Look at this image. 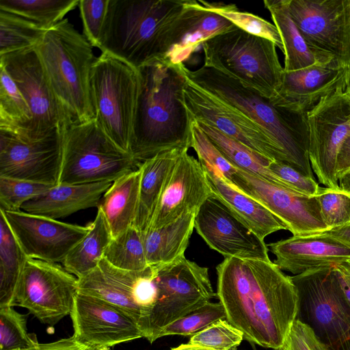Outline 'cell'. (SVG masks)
<instances>
[{"label":"cell","mask_w":350,"mask_h":350,"mask_svg":"<svg viewBox=\"0 0 350 350\" xmlns=\"http://www.w3.org/2000/svg\"><path fill=\"white\" fill-rule=\"evenodd\" d=\"M321 234L330 236L350 245V224L342 227L325 230Z\"/></svg>","instance_id":"52"},{"label":"cell","mask_w":350,"mask_h":350,"mask_svg":"<svg viewBox=\"0 0 350 350\" xmlns=\"http://www.w3.org/2000/svg\"><path fill=\"white\" fill-rule=\"evenodd\" d=\"M139 165L107 135L95 118L64 128L58 185L113 182Z\"/></svg>","instance_id":"7"},{"label":"cell","mask_w":350,"mask_h":350,"mask_svg":"<svg viewBox=\"0 0 350 350\" xmlns=\"http://www.w3.org/2000/svg\"><path fill=\"white\" fill-rule=\"evenodd\" d=\"M198 123L216 148L236 169L286 188L280 178L268 167L273 161L226 136L214 127Z\"/></svg>","instance_id":"33"},{"label":"cell","mask_w":350,"mask_h":350,"mask_svg":"<svg viewBox=\"0 0 350 350\" xmlns=\"http://www.w3.org/2000/svg\"><path fill=\"white\" fill-rule=\"evenodd\" d=\"M282 350H329L307 325L296 319L284 342Z\"/></svg>","instance_id":"48"},{"label":"cell","mask_w":350,"mask_h":350,"mask_svg":"<svg viewBox=\"0 0 350 350\" xmlns=\"http://www.w3.org/2000/svg\"><path fill=\"white\" fill-rule=\"evenodd\" d=\"M171 350H213V349L188 342L187 344H181L176 347L171 349Z\"/></svg>","instance_id":"53"},{"label":"cell","mask_w":350,"mask_h":350,"mask_svg":"<svg viewBox=\"0 0 350 350\" xmlns=\"http://www.w3.org/2000/svg\"><path fill=\"white\" fill-rule=\"evenodd\" d=\"M204 66L214 68L264 97L279 90L284 68L275 44L269 40L234 27L202 43Z\"/></svg>","instance_id":"6"},{"label":"cell","mask_w":350,"mask_h":350,"mask_svg":"<svg viewBox=\"0 0 350 350\" xmlns=\"http://www.w3.org/2000/svg\"><path fill=\"white\" fill-rule=\"evenodd\" d=\"M344 294L350 304V259L334 266Z\"/></svg>","instance_id":"51"},{"label":"cell","mask_w":350,"mask_h":350,"mask_svg":"<svg viewBox=\"0 0 350 350\" xmlns=\"http://www.w3.org/2000/svg\"><path fill=\"white\" fill-rule=\"evenodd\" d=\"M191 148L196 151L201 163L214 167L224 178L230 181L237 169L224 157L193 119L191 124Z\"/></svg>","instance_id":"45"},{"label":"cell","mask_w":350,"mask_h":350,"mask_svg":"<svg viewBox=\"0 0 350 350\" xmlns=\"http://www.w3.org/2000/svg\"><path fill=\"white\" fill-rule=\"evenodd\" d=\"M268 167L286 189L307 197H315L318 193L320 186L315 179L304 175L292 166L273 161Z\"/></svg>","instance_id":"47"},{"label":"cell","mask_w":350,"mask_h":350,"mask_svg":"<svg viewBox=\"0 0 350 350\" xmlns=\"http://www.w3.org/2000/svg\"><path fill=\"white\" fill-rule=\"evenodd\" d=\"M212 191L245 226L260 239L286 225L260 202L236 188L214 167L201 163Z\"/></svg>","instance_id":"26"},{"label":"cell","mask_w":350,"mask_h":350,"mask_svg":"<svg viewBox=\"0 0 350 350\" xmlns=\"http://www.w3.org/2000/svg\"><path fill=\"white\" fill-rule=\"evenodd\" d=\"M187 0H109L99 49L136 70L163 59L167 32Z\"/></svg>","instance_id":"4"},{"label":"cell","mask_w":350,"mask_h":350,"mask_svg":"<svg viewBox=\"0 0 350 350\" xmlns=\"http://www.w3.org/2000/svg\"><path fill=\"white\" fill-rule=\"evenodd\" d=\"M78 291V278L64 267L28 258L14 306L26 308L42 323L53 327L70 314Z\"/></svg>","instance_id":"12"},{"label":"cell","mask_w":350,"mask_h":350,"mask_svg":"<svg viewBox=\"0 0 350 350\" xmlns=\"http://www.w3.org/2000/svg\"><path fill=\"white\" fill-rule=\"evenodd\" d=\"M276 350H282V349H276Z\"/></svg>","instance_id":"57"},{"label":"cell","mask_w":350,"mask_h":350,"mask_svg":"<svg viewBox=\"0 0 350 350\" xmlns=\"http://www.w3.org/2000/svg\"><path fill=\"white\" fill-rule=\"evenodd\" d=\"M345 94L350 103V80L345 90Z\"/></svg>","instance_id":"55"},{"label":"cell","mask_w":350,"mask_h":350,"mask_svg":"<svg viewBox=\"0 0 350 350\" xmlns=\"http://www.w3.org/2000/svg\"><path fill=\"white\" fill-rule=\"evenodd\" d=\"M200 2L206 8L227 18L244 31L271 40L283 53L282 41L274 24L254 14L240 11L235 4L205 1Z\"/></svg>","instance_id":"39"},{"label":"cell","mask_w":350,"mask_h":350,"mask_svg":"<svg viewBox=\"0 0 350 350\" xmlns=\"http://www.w3.org/2000/svg\"><path fill=\"white\" fill-rule=\"evenodd\" d=\"M196 212L187 213L174 221L144 232L148 265L170 263L185 255L194 229Z\"/></svg>","instance_id":"30"},{"label":"cell","mask_w":350,"mask_h":350,"mask_svg":"<svg viewBox=\"0 0 350 350\" xmlns=\"http://www.w3.org/2000/svg\"><path fill=\"white\" fill-rule=\"evenodd\" d=\"M338 183L339 187L350 194V172L340 178Z\"/></svg>","instance_id":"54"},{"label":"cell","mask_w":350,"mask_h":350,"mask_svg":"<svg viewBox=\"0 0 350 350\" xmlns=\"http://www.w3.org/2000/svg\"><path fill=\"white\" fill-rule=\"evenodd\" d=\"M289 10L318 61L350 72V0H290Z\"/></svg>","instance_id":"11"},{"label":"cell","mask_w":350,"mask_h":350,"mask_svg":"<svg viewBox=\"0 0 350 350\" xmlns=\"http://www.w3.org/2000/svg\"><path fill=\"white\" fill-rule=\"evenodd\" d=\"M94 350H110V349H109V347H104L94 349Z\"/></svg>","instance_id":"56"},{"label":"cell","mask_w":350,"mask_h":350,"mask_svg":"<svg viewBox=\"0 0 350 350\" xmlns=\"http://www.w3.org/2000/svg\"><path fill=\"white\" fill-rule=\"evenodd\" d=\"M194 228L210 248L224 258L270 260L268 246L215 196L196 212Z\"/></svg>","instance_id":"20"},{"label":"cell","mask_w":350,"mask_h":350,"mask_svg":"<svg viewBox=\"0 0 350 350\" xmlns=\"http://www.w3.org/2000/svg\"><path fill=\"white\" fill-rule=\"evenodd\" d=\"M70 315L73 336L92 349L110 347L143 338L137 323L130 315L94 296L78 292Z\"/></svg>","instance_id":"21"},{"label":"cell","mask_w":350,"mask_h":350,"mask_svg":"<svg viewBox=\"0 0 350 350\" xmlns=\"http://www.w3.org/2000/svg\"><path fill=\"white\" fill-rule=\"evenodd\" d=\"M224 308L219 301H208L167 325L159 338L169 335L193 336L220 319H226Z\"/></svg>","instance_id":"41"},{"label":"cell","mask_w":350,"mask_h":350,"mask_svg":"<svg viewBox=\"0 0 350 350\" xmlns=\"http://www.w3.org/2000/svg\"><path fill=\"white\" fill-rule=\"evenodd\" d=\"M187 148L161 152L139 165V204L133 227L144 232L149 228L160 201L167 178L181 154Z\"/></svg>","instance_id":"28"},{"label":"cell","mask_w":350,"mask_h":350,"mask_svg":"<svg viewBox=\"0 0 350 350\" xmlns=\"http://www.w3.org/2000/svg\"><path fill=\"white\" fill-rule=\"evenodd\" d=\"M154 268L155 296L151 308L139 325L143 338L150 343L164 327L202 307L217 297L207 267L184 256Z\"/></svg>","instance_id":"8"},{"label":"cell","mask_w":350,"mask_h":350,"mask_svg":"<svg viewBox=\"0 0 350 350\" xmlns=\"http://www.w3.org/2000/svg\"><path fill=\"white\" fill-rule=\"evenodd\" d=\"M109 0H79L78 7L83 36L92 46L99 47L106 22Z\"/></svg>","instance_id":"46"},{"label":"cell","mask_w":350,"mask_h":350,"mask_svg":"<svg viewBox=\"0 0 350 350\" xmlns=\"http://www.w3.org/2000/svg\"><path fill=\"white\" fill-rule=\"evenodd\" d=\"M184 70L189 81L262 129L283 153L288 165L314 178L308 157L307 113L277 106L269 98L214 68L203 65L195 70L186 66Z\"/></svg>","instance_id":"3"},{"label":"cell","mask_w":350,"mask_h":350,"mask_svg":"<svg viewBox=\"0 0 350 350\" xmlns=\"http://www.w3.org/2000/svg\"><path fill=\"white\" fill-rule=\"evenodd\" d=\"M183 96L185 105L192 119L214 127L271 161L286 163L284 155L269 137L240 111L188 79L184 88Z\"/></svg>","instance_id":"17"},{"label":"cell","mask_w":350,"mask_h":350,"mask_svg":"<svg viewBox=\"0 0 350 350\" xmlns=\"http://www.w3.org/2000/svg\"><path fill=\"white\" fill-rule=\"evenodd\" d=\"M12 307H0V350L24 349L38 342L35 334L27 332V315Z\"/></svg>","instance_id":"40"},{"label":"cell","mask_w":350,"mask_h":350,"mask_svg":"<svg viewBox=\"0 0 350 350\" xmlns=\"http://www.w3.org/2000/svg\"><path fill=\"white\" fill-rule=\"evenodd\" d=\"M0 66L13 79L31 112L28 128L19 135L38 139L68 126L35 47L0 55Z\"/></svg>","instance_id":"13"},{"label":"cell","mask_w":350,"mask_h":350,"mask_svg":"<svg viewBox=\"0 0 350 350\" xmlns=\"http://www.w3.org/2000/svg\"><path fill=\"white\" fill-rule=\"evenodd\" d=\"M216 271L226 319L251 344L281 349L298 312L291 277L271 260L227 257Z\"/></svg>","instance_id":"1"},{"label":"cell","mask_w":350,"mask_h":350,"mask_svg":"<svg viewBox=\"0 0 350 350\" xmlns=\"http://www.w3.org/2000/svg\"><path fill=\"white\" fill-rule=\"evenodd\" d=\"M27 258L0 211V307L14 306L17 285Z\"/></svg>","instance_id":"34"},{"label":"cell","mask_w":350,"mask_h":350,"mask_svg":"<svg viewBox=\"0 0 350 350\" xmlns=\"http://www.w3.org/2000/svg\"><path fill=\"white\" fill-rule=\"evenodd\" d=\"M281 219L294 236L327 230L316 197H307L237 169L230 181Z\"/></svg>","instance_id":"18"},{"label":"cell","mask_w":350,"mask_h":350,"mask_svg":"<svg viewBox=\"0 0 350 350\" xmlns=\"http://www.w3.org/2000/svg\"><path fill=\"white\" fill-rule=\"evenodd\" d=\"M63 130L31 139L0 128V176L57 185Z\"/></svg>","instance_id":"15"},{"label":"cell","mask_w":350,"mask_h":350,"mask_svg":"<svg viewBox=\"0 0 350 350\" xmlns=\"http://www.w3.org/2000/svg\"><path fill=\"white\" fill-rule=\"evenodd\" d=\"M234 27L232 23L206 8L200 1L187 0L167 32L163 59L173 64H184L203 42Z\"/></svg>","instance_id":"24"},{"label":"cell","mask_w":350,"mask_h":350,"mask_svg":"<svg viewBox=\"0 0 350 350\" xmlns=\"http://www.w3.org/2000/svg\"><path fill=\"white\" fill-rule=\"evenodd\" d=\"M213 195L205 171L185 150L172 168L150 228L163 227L187 213L197 212Z\"/></svg>","instance_id":"22"},{"label":"cell","mask_w":350,"mask_h":350,"mask_svg":"<svg viewBox=\"0 0 350 350\" xmlns=\"http://www.w3.org/2000/svg\"><path fill=\"white\" fill-rule=\"evenodd\" d=\"M79 0H0V10L24 17L48 29L78 6Z\"/></svg>","instance_id":"36"},{"label":"cell","mask_w":350,"mask_h":350,"mask_svg":"<svg viewBox=\"0 0 350 350\" xmlns=\"http://www.w3.org/2000/svg\"><path fill=\"white\" fill-rule=\"evenodd\" d=\"M113 182L57 185L25 203L21 210L57 219L79 211L97 207Z\"/></svg>","instance_id":"27"},{"label":"cell","mask_w":350,"mask_h":350,"mask_svg":"<svg viewBox=\"0 0 350 350\" xmlns=\"http://www.w3.org/2000/svg\"><path fill=\"white\" fill-rule=\"evenodd\" d=\"M308 157L313 172L325 187L338 188L336 174L340 146L350 135V103L339 89L322 98L307 112Z\"/></svg>","instance_id":"14"},{"label":"cell","mask_w":350,"mask_h":350,"mask_svg":"<svg viewBox=\"0 0 350 350\" xmlns=\"http://www.w3.org/2000/svg\"><path fill=\"white\" fill-rule=\"evenodd\" d=\"M21 350H94L79 342L72 336L48 343H36L33 346Z\"/></svg>","instance_id":"49"},{"label":"cell","mask_w":350,"mask_h":350,"mask_svg":"<svg viewBox=\"0 0 350 350\" xmlns=\"http://www.w3.org/2000/svg\"><path fill=\"white\" fill-rule=\"evenodd\" d=\"M298 295L297 319L329 350L350 349V304L334 266L291 276Z\"/></svg>","instance_id":"10"},{"label":"cell","mask_w":350,"mask_h":350,"mask_svg":"<svg viewBox=\"0 0 350 350\" xmlns=\"http://www.w3.org/2000/svg\"><path fill=\"white\" fill-rule=\"evenodd\" d=\"M185 65L157 59L139 78L130 154L139 163L176 148H191L192 118L185 105Z\"/></svg>","instance_id":"2"},{"label":"cell","mask_w":350,"mask_h":350,"mask_svg":"<svg viewBox=\"0 0 350 350\" xmlns=\"http://www.w3.org/2000/svg\"><path fill=\"white\" fill-rule=\"evenodd\" d=\"M321 218L331 230L350 224V194L340 187H321L315 196Z\"/></svg>","instance_id":"42"},{"label":"cell","mask_w":350,"mask_h":350,"mask_svg":"<svg viewBox=\"0 0 350 350\" xmlns=\"http://www.w3.org/2000/svg\"><path fill=\"white\" fill-rule=\"evenodd\" d=\"M46 29L24 17L0 10V55L34 48Z\"/></svg>","instance_id":"37"},{"label":"cell","mask_w":350,"mask_h":350,"mask_svg":"<svg viewBox=\"0 0 350 350\" xmlns=\"http://www.w3.org/2000/svg\"><path fill=\"white\" fill-rule=\"evenodd\" d=\"M104 258L113 267L127 271H142L148 265L144 232L131 226L112 239Z\"/></svg>","instance_id":"38"},{"label":"cell","mask_w":350,"mask_h":350,"mask_svg":"<svg viewBox=\"0 0 350 350\" xmlns=\"http://www.w3.org/2000/svg\"><path fill=\"white\" fill-rule=\"evenodd\" d=\"M112 239L105 215L98 208L90 230L69 252L64 267L77 278L85 276L98 265Z\"/></svg>","instance_id":"32"},{"label":"cell","mask_w":350,"mask_h":350,"mask_svg":"<svg viewBox=\"0 0 350 350\" xmlns=\"http://www.w3.org/2000/svg\"><path fill=\"white\" fill-rule=\"evenodd\" d=\"M0 211L26 256L49 262L63 263L90 229V224L85 226L68 224L22 210Z\"/></svg>","instance_id":"19"},{"label":"cell","mask_w":350,"mask_h":350,"mask_svg":"<svg viewBox=\"0 0 350 350\" xmlns=\"http://www.w3.org/2000/svg\"><path fill=\"white\" fill-rule=\"evenodd\" d=\"M243 340L241 330L220 319L191 336L189 342L213 350H237Z\"/></svg>","instance_id":"44"},{"label":"cell","mask_w":350,"mask_h":350,"mask_svg":"<svg viewBox=\"0 0 350 350\" xmlns=\"http://www.w3.org/2000/svg\"><path fill=\"white\" fill-rule=\"evenodd\" d=\"M290 0H265V7L271 14L283 44L284 71H293L319 62L297 27L289 10Z\"/></svg>","instance_id":"31"},{"label":"cell","mask_w":350,"mask_h":350,"mask_svg":"<svg viewBox=\"0 0 350 350\" xmlns=\"http://www.w3.org/2000/svg\"><path fill=\"white\" fill-rule=\"evenodd\" d=\"M141 170L114 180L103 196L98 208L103 211L113 238L133 226L139 204Z\"/></svg>","instance_id":"29"},{"label":"cell","mask_w":350,"mask_h":350,"mask_svg":"<svg viewBox=\"0 0 350 350\" xmlns=\"http://www.w3.org/2000/svg\"><path fill=\"white\" fill-rule=\"evenodd\" d=\"M138 89L136 69L107 53L96 57L90 77L94 118L107 135L129 153Z\"/></svg>","instance_id":"9"},{"label":"cell","mask_w":350,"mask_h":350,"mask_svg":"<svg viewBox=\"0 0 350 350\" xmlns=\"http://www.w3.org/2000/svg\"><path fill=\"white\" fill-rule=\"evenodd\" d=\"M79 292L102 299L121 308L139 324L155 296L154 268L142 271L116 268L104 258L90 273L78 278Z\"/></svg>","instance_id":"16"},{"label":"cell","mask_w":350,"mask_h":350,"mask_svg":"<svg viewBox=\"0 0 350 350\" xmlns=\"http://www.w3.org/2000/svg\"><path fill=\"white\" fill-rule=\"evenodd\" d=\"M31 119L27 101L9 74L0 66V128L23 135Z\"/></svg>","instance_id":"35"},{"label":"cell","mask_w":350,"mask_h":350,"mask_svg":"<svg viewBox=\"0 0 350 350\" xmlns=\"http://www.w3.org/2000/svg\"><path fill=\"white\" fill-rule=\"evenodd\" d=\"M281 270L298 275L350 259V245L323 234L294 236L267 245Z\"/></svg>","instance_id":"25"},{"label":"cell","mask_w":350,"mask_h":350,"mask_svg":"<svg viewBox=\"0 0 350 350\" xmlns=\"http://www.w3.org/2000/svg\"><path fill=\"white\" fill-rule=\"evenodd\" d=\"M53 185L0 176V209L21 211L27 202L44 193Z\"/></svg>","instance_id":"43"},{"label":"cell","mask_w":350,"mask_h":350,"mask_svg":"<svg viewBox=\"0 0 350 350\" xmlns=\"http://www.w3.org/2000/svg\"><path fill=\"white\" fill-rule=\"evenodd\" d=\"M349 172H350V135L342 142L337 156L336 174L338 180Z\"/></svg>","instance_id":"50"},{"label":"cell","mask_w":350,"mask_h":350,"mask_svg":"<svg viewBox=\"0 0 350 350\" xmlns=\"http://www.w3.org/2000/svg\"><path fill=\"white\" fill-rule=\"evenodd\" d=\"M35 49L68 126L94 118L90 77L96 57L85 37L64 18L46 30Z\"/></svg>","instance_id":"5"},{"label":"cell","mask_w":350,"mask_h":350,"mask_svg":"<svg viewBox=\"0 0 350 350\" xmlns=\"http://www.w3.org/2000/svg\"><path fill=\"white\" fill-rule=\"evenodd\" d=\"M350 72L335 60L317 62L308 67L284 71L282 85L270 100L275 105L307 113L322 98L345 90Z\"/></svg>","instance_id":"23"}]
</instances>
